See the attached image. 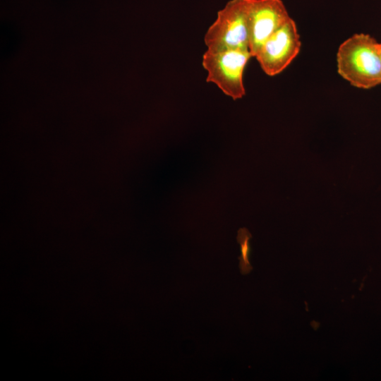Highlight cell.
<instances>
[{
  "mask_svg": "<svg viewBox=\"0 0 381 381\" xmlns=\"http://www.w3.org/2000/svg\"><path fill=\"white\" fill-rule=\"evenodd\" d=\"M376 40L368 34H354L338 48V73L351 85L370 89L381 84V57Z\"/></svg>",
  "mask_w": 381,
  "mask_h": 381,
  "instance_id": "6da1fadb",
  "label": "cell"
},
{
  "mask_svg": "<svg viewBox=\"0 0 381 381\" xmlns=\"http://www.w3.org/2000/svg\"><path fill=\"white\" fill-rule=\"evenodd\" d=\"M251 56L249 49H207L202 59L207 73L206 81L234 100L242 98L246 94L243 72Z\"/></svg>",
  "mask_w": 381,
  "mask_h": 381,
  "instance_id": "7a4b0ae2",
  "label": "cell"
},
{
  "mask_svg": "<svg viewBox=\"0 0 381 381\" xmlns=\"http://www.w3.org/2000/svg\"><path fill=\"white\" fill-rule=\"evenodd\" d=\"M250 0H230L209 27L204 42L209 50L249 49Z\"/></svg>",
  "mask_w": 381,
  "mask_h": 381,
  "instance_id": "3957f363",
  "label": "cell"
},
{
  "mask_svg": "<svg viewBox=\"0 0 381 381\" xmlns=\"http://www.w3.org/2000/svg\"><path fill=\"white\" fill-rule=\"evenodd\" d=\"M301 46L296 23L290 18L264 42L255 57L265 74L274 76L292 62Z\"/></svg>",
  "mask_w": 381,
  "mask_h": 381,
  "instance_id": "277c9868",
  "label": "cell"
},
{
  "mask_svg": "<svg viewBox=\"0 0 381 381\" xmlns=\"http://www.w3.org/2000/svg\"><path fill=\"white\" fill-rule=\"evenodd\" d=\"M291 17L282 0H250L249 50L255 56L264 42Z\"/></svg>",
  "mask_w": 381,
  "mask_h": 381,
  "instance_id": "5b68a950",
  "label": "cell"
},
{
  "mask_svg": "<svg viewBox=\"0 0 381 381\" xmlns=\"http://www.w3.org/2000/svg\"><path fill=\"white\" fill-rule=\"evenodd\" d=\"M250 233L246 228H241L238 231L237 241L240 244L241 255L238 257L239 269L242 274H248L253 269L249 262L250 253Z\"/></svg>",
  "mask_w": 381,
  "mask_h": 381,
  "instance_id": "8992f818",
  "label": "cell"
},
{
  "mask_svg": "<svg viewBox=\"0 0 381 381\" xmlns=\"http://www.w3.org/2000/svg\"><path fill=\"white\" fill-rule=\"evenodd\" d=\"M378 50L381 57V43H378Z\"/></svg>",
  "mask_w": 381,
  "mask_h": 381,
  "instance_id": "52a82bcc",
  "label": "cell"
}]
</instances>
